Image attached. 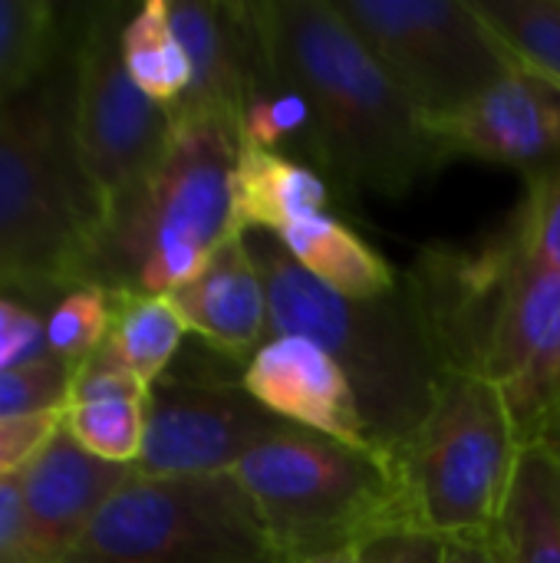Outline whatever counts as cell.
Here are the masks:
<instances>
[{
  "mask_svg": "<svg viewBox=\"0 0 560 563\" xmlns=\"http://www.w3.org/2000/svg\"><path fill=\"white\" fill-rule=\"evenodd\" d=\"M264 79L310 109L307 158L330 185L406 198L442 165L426 122L333 0H251Z\"/></svg>",
  "mask_w": 560,
  "mask_h": 563,
  "instance_id": "6da1fadb",
  "label": "cell"
},
{
  "mask_svg": "<svg viewBox=\"0 0 560 563\" xmlns=\"http://www.w3.org/2000/svg\"><path fill=\"white\" fill-rule=\"evenodd\" d=\"M406 280L449 369L502 393L521 449L545 442L560 419V271L505 224L479 247H422Z\"/></svg>",
  "mask_w": 560,
  "mask_h": 563,
  "instance_id": "7a4b0ae2",
  "label": "cell"
},
{
  "mask_svg": "<svg viewBox=\"0 0 560 563\" xmlns=\"http://www.w3.org/2000/svg\"><path fill=\"white\" fill-rule=\"evenodd\" d=\"M241 238L267 290L271 336H307L323 346L356 393L370 445L399 455L452 373L406 274L383 297L350 300L310 277L274 234Z\"/></svg>",
  "mask_w": 560,
  "mask_h": 563,
  "instance_id": "3957f363",
  "label": "cell"
},
{
  "mask_svg": "<svg viewBox=\"0 0 560 563\" xmlns=\"http://www.w3.org/2000/svg\"><path fill=\"white\" fill-rule=\"evenodd\" d=\"M76 26L0 112V290L59 297L89 284L102 208L73 139Z\"/></svg>",
  "mask_w": 560,
  "mask_h": 563,
  "instance_id": "277c9868",
  "label": "cell"
},
{
  "mask_svg": "<svg viewBox=\"0 0 560 563\" xmlns=\"http://www.w3.org/2000/svg\"><path fill=\"white\" fill-rule=\"evenodd\" d=\"M251 495L277 563H310L416 531L396 455L297 429L257 445L234 472Z\"/></svg>",
  "mask_w": 560,
  "mask_h": 563,
  "instance_id": "5b68a950",
  "label": "cell"
},
{
  "mask_svg": "<svg viewBox=\"0 0 560 563\" xmlns=\"http://www.w3.org/2000/svg\"><path fill=\"white\" fill-rule=\"evenodd\" d=\"M172 122L162 165L102 228L89 284L109 294L168 297L238 234L231 178L241 135L201 115H172Z\"/></svg>",
  "mask_w": 560,
  "mask_h": 563,
  "instance_id": "8992f818",
  "label": "cell"
},
{
  "mask_svg": "<svg viewBox=\"0 0 560 563\" xmlns=\"http://www.w3.org/2000/svg\"><path fill=\"white\" fill-rule=\"evenodd\" d=\"M521 445L502 393L452 369L406 449L396 455L419 528L446 541H492Z\"/></svg>",
  "mask_w": 560,
  "mask_h": 563,
  "instance_id": "52a82bcc",
  "label": "cell"
},
{
  "mask_svg": "<svg viewBox=\"0 0 560 563\" xmlns=\"http://www.w3.org/2000/svg\"><path fill=\"white\" fill-rule=\"evenodd\" d=\"M267 528L234 475L122 485L63 563H271Z\"/></svg>",
  "mask_w": 560,
  "mask_h": 563,
  "instance_id": "ba28073f",
  "label": "cell"
},
{
  "mask_svg": "<svg viewBox=\"0 0 560 563\" xmlns=\"http://www.w3.org/2000/svg\"><path fill=\"white\" fill-rule=\"evenodd\" d=\"M333 3L426 125L465 109L518 66L472 0Z\"/></svg>",
  "mask_w": 560,
  "mask_h": 563,
  "instance_id": "9c48e42d",
  "label": "cell"
},
{
  "mask_svg": "<svg viewBox=\"0 0 560 563\" xmlns=\"http://www.w3.org/2000/svg\"><path fill=\"white\" fill-rule=\"evenodd\" d=\"M132 10L102 3L76 23L73 139L79 165L99 198L102 228L162 165L172 142V112L149 99L122 59V26Z\"/></svg>",
  "mask_w": 560,
  "mask_h": 563,
  "instance_id": "30bf717a",
  "label": "cell"
},
{
  "mask_svg": "<svg viewBox=\"0 0 560 563\" xmlns=\"http://www.w3.org/2000/svg\"><path fill=\"white\" fill-rule=\"evenodd\" d=\"M244 363L201 343L145 396V442L135 462L149 478L231 475L257 445L287 432L241 383Z\"/></svg>",
  "mask_w": 560,
  "mask_h": 563,
  "instance_id": "8fae6325",
  "label": "cell"
},
{
  "mask_svg": "<svg viewBox=\"0 0 560 563\" xmlns=\"http://www.w3.org/2000/svg\"><path fill=\"white\" fill-rule=\"evenodd\" d=\"M426 129L446 162H495L535 181L560 165V86L515 66L465 109Z\"/></svg>",
  "mask_w": 560,
  "mask_h": 563,
  "instance_id": "7c38bea8",
  "label": "cell"
},
{
  "mask_svg": "<svg viewBox=\"0 0 560 563\" xmlns=\"http://www.w3.org/2000/svg\"><path fill=\"white\" fill-rule=\"evenodd\" d=\"M172 30L188 56L191 82L172 115H201L231 125L264 82L261 33L251 0H168Z\"/></svg>",
  "mask_w": 560,
  "mask_h": 563,
  "instance_id": "4fadbf2b",
  "label": "cell"
},
{
  "mask_svg": "<svg viewBox=\"0 0 560 563\" xmlns=\"http://www.w3.org/2000/svg\"><path fill=\"white\" fill-rule=\"evenodd\" d=\"M26 511L30 563H63L102 505L135 478V465L89 455L59 422L17 472Z\"/></svg>",
  "mask_w": 560,
  "mask_h": 563,
  "instance_id": "5bb4252c",
  "label": "cell"
},
{
  "mask_svg": "<svg viewBox=\"0 0 560 563\" xmlns=\"http://www.w3.org/2000/svg\"><path fill=\"white\" fill-rule=\"evenodd\" d=\"M244 389L277 419L347 445H370L356 393L340 363L307 336H271L241 376Z\"/></svg>",
  "mask_w": 560,
  "mask_h": 563,
  "instance_id": "9a60e30c",
  "label": "cell"
},
{
  "mask_svg": "<svg viewBox=\"0 0 560 563\" xmlns=\"http://www.w3.org/2000/svg\"><path fill=\"white\" fill-rule=\"evenodd\" d=\"M168 300L188 333L238 363H248L271 340L267 290L241 234H231Z\"/></svg>",
  "mask_w": 560,
  "mask_h": 563,
  "instance_id": "2e32d148",
  "label": "cell"
},
{
  "mask_svg": "<svg viewBox=\"0 0 560 563\" xmlns=\"http://www.w3.org/2000/svg\"><path fill=\"white\" fill-rule=\"evenodd\" d=\"M330 205V181L307 162L287 152H271L257 145H238L234 178H231V211L234 231H267L281 234L294 221L323 214Z\"/></svg>",
  "mask_w": 560,
  "mask_h": 563,
  "instance_id": "e0dca14e",
  "label": "cell"
},
{
  "mask_svg": "<svg viewBox=\"0 0 560 563\" xmlns=\"http://www.w3.org/2000/svg\"><path fill=\"white\" fill-rule=\"evenodd\" d=\"M492 548L498 563H560V462L545 442L521 449Z\"/></svg>",
  "mask_w": 560,
  "mask_h": 563,
  "instance_id": "ac0fdd59",
  "label": "cell"
},
{
  "mask_svg": "<svg viewBox=\"0 0 560 563\" xmlns=\"http://www.w3.org/2000/svg\"><path fill=\"white\" fill-rule=\"evenodd\" d=\"M274 238L310 277H317L323 287L350 300L383 297L403 277L373 244H366L350 224L327 211L294 221Z\"/></svg>",
  "mask_w": 560,
  "mask_h": 563,
  "instance_id": "d6986e66",
  "label": "cell"
},
{
  "mask_svg": "<svg viewBox=\"0 0 560 563\" xmlns=\"http://www.w3.org/2000/svg\"><path fill=\"white\" fill-rule=\"evenodd\" d=\"M112 327L106 350L145 386L152 389L178 360L188 327L168 297L112 294Z\"/></svg>",
  "mask_w": 560,
  "mask_h": 563,
  "instance_id": "ffe728a7",
  "label": "cell"
},
{
  "mask_svg": "<svg viewBox=\"0 0 560 563\" xmlns=\"http://www.w3.org/2000/svg\"><path fill=\"white\" fill-rule=\"evenodd\" d=\"M122 59L132 82L149 99H155L165 109L182 102L191 82V66L172 30L168 0H145L125 16Z\"/></svg>",
  "mask_w": 560,
  "mask_h": 563,
  "instance_id": "44dd1931",
  "label": "cell"
},
{
  "mask_svg": "<svg viewBox=\"0 0 560 563\" xmlns=\"http://www.w3.org/2000/svg\"><path fill=\"white\" fill-rule=\"evenodd\" d=\"M46 0H0V112L50 66L66 26Z\"/></svg>",
  "mask_w": 560,
  "mask_h": 563,
  "instance_id": "7402d4cb",
  "label": "cell"
},
{
  "mask_svg": "<svg viewBox=\"0 0 560 563\" xmlns=\"http://www.w3.org/2000/svg\"><path fill=\"white\" fill-rule=\"evenodd\" d=\"M508 56L560 86V0H472Z\"/></svg>",
  "mask_w": 560,
  "mask_h": 563,
  "instance_id": "603a6c76",
  "label": "cell"
},
{
  "mask_svg": "<svg viewBox=\"0 0 560 563\" xmlns=\"http://www.w3.org/2000/svg\"><path fill=\"white\" fill-rule=\"evenodd\" d=\"M63 426L89 455L112 465H135L145 442V399L69 402Z\"/></svg>",
  "mask_w": 560,
  "mask_h": 563,
  "instance_id": "cb8c5ba5",
  "label": "cell"
},
{
  "mask_svg": "<svg viewBox=\"0 0 560 563\" xmlns=\"http://www.w3.org/2000/svg\"><path fill=\"white\" fill-rule=\"evenodd\" d=\"M116 297L99 284L63 290L46 310V350L73 369L86 363L109 336Z\"/></svg>",
  "mask_w": 560,
  "mask_h": 563,
  "instance_id": "d4e9b609",
  "label": "cell"
},
{
  "mask_svg": "<svg viewBox=\"0 0 560 563\" xmlns=\"http://www.w3.org/2000/svg\"><path fill=\"white\" fill-rule=\"evenodd\" d=\"M307 135H310V109L307 102L277 82H261V89L251 96L244 119H241V142L284 152L287 142H297L300 152H307Z\"/></svg>",
  "mask_w": 560,
  "mask_h": 563,
  "instance_id": "484cf974",
  "label": "cell"
},
{
  "mask_svg": "<svg viewBox=\"0 0 560 563\" xmlns=\"http://www.w3.org/2000/svg\"><path fill=\"white\" fill-rule=\"evenodd\" d=\"M73 383V366L46 356L0 376V422L63 412Z\"/></svg>",
  "mask_w": 560,
  "mask_h": 563,
  "instance_id": "4316f807",
  "label": "cell"
},
{
  "mask_svg": "<svg viewBox=\"0 0 560 563\" xmlns=\"http://www.w3.org/2000/svg\"><path fill=\"white\" fill-rule=\"evenodd\" d=\"M56 297L0 290V376L46 360V310Z\"/></svg>",
  "mask_w": 560,
  "mask_h": 563,
  "instance_id": "83f0119b",
  "label": "cell"
},
{
  "mask_svg": "<svg viewBox=\"0 0 560 563\" xmlns=\"http://www.w3.org/2000/svg\"><path fill=\"white\" fill-rule=\"evenodd\" d=\"M508 228L535 261L560 271V165L528 181L525 201L512 214Z\"/></svg>",
  "mask_w": 560,
  "mask_h": 563,
  "instance_id": "f1b7e54d",
  "label": "cell"
},
{
  "mask_svg": "<svg viewBox=\"0 0 560 563\" xmlns=\"http://www.w3.org/2000/svg\"><path fill=\"white\" fill-rule=\"evenodd\" d=\"M149 389L106 350L99 346L86 363H79L73 369V383H69V402H89V399H145Z\"/></svg>",
  "mask_w": 560,
  "mask_h": 563,
  "instance_id": "f546056e",
  "label": "cell"
},
{
  "mask_svg": "<svg viewBox=\"0 0 560 563\" xmlns=\"http://www.w3.org/2000/svg\"><path fill=\"white\" fill-rule=\"evenodd\" d=\"M63 422V412H46L33 419H17V422H0V478L17 475L30 455L50 439V432Z\"/></svg>",
  "mask_w": 560,
  "mask_h": 563,
  "instance_id": "4dcf8cb0",
  "label": "cell"
},
{
  "mask_svg": "<svg viewBox=\"0 0 560 563\" xmlns=\"http://www.w3.org/2000/svg\"><path fill=\"white\" fill-rule=\"evenodd\" d=\"M0 563H30V534L20 475L0 478Z\"/></svg>",
  "mask_w": 560,
  "mask_h": 563,
  "instance_id": "1f68e13d",
  "label": "cell"
},
{
  "mask_svg": "<svg viewBox=\"0 0 560 563\" xmlns=\"http://www.w3.org/2000/svg\"><path fill=\"white\" fill-rule=\"evenodd\" d=\"M373 563H446V538L432 531H399L370 548Z\"/></svg>",
  "mask_w": 560,
  "mask_h": 563,
  "instance_id": "d6a6232c",
  "label": "cell"
},
{
  "mask_svg": "<svg viewBox=\"0 0 560 563\" xmlns=\"http://www.w3.org/2000/svg\"><path fill=\"white\" fill-rule=\"evenodd\" d=\"M446 563H498L492 541L482 538H452L446 541Z\"/></svg>",
  "mask_w": 560,
  "mask_h": 563,
  "instance_id": "836d02e7",
  "label": "cell"
},
{
  "mask_svg": "<svg viewBox=\"0 0 560 563\" xmlns=\"http://www.w3.org/2000/svg\"><path fill=\"white\" fill-rule=\"evenodd\" d=\"M310 563H373V561H370V551H360V548H353V551L327 554V558H320V561H310Z\"/></svg>",
  "mask_w": 560,
  "mask_h": 563,
  "instance_id": "e575fe53",
  "label": "cell"
},
{
  "mask_svg": "<svg viewBox=\"0 0 560 563\" xmlns=\"http://www.w3.org/2000/svg\"><path fill=\"white\" fill-rule=\"evenodd\" d=\"M545 445H548V449L554 452V459H558V462H560V419H558V422H554V429L548 432V439H545Z\"/></svg>",
  "mask_w": 560,
  "mask_h": 563,
  "instance_id": "d590c367",
  "label": "cell"
},
{
  "mask_svg": "<svg viewBox=\"0 0 560 563\" xmlns=\"http://www.w3.org/2000/svg\"><path fill=\"white\" fill-rule=\"evenodd\" d=\"M271 563H277V561H271Z\"/></svg>",
  "mask_w": 560,
  "mask_h": 563,
  "instance_id": "8d00e7d4",
  "label": "cell"
}]
</instances>
